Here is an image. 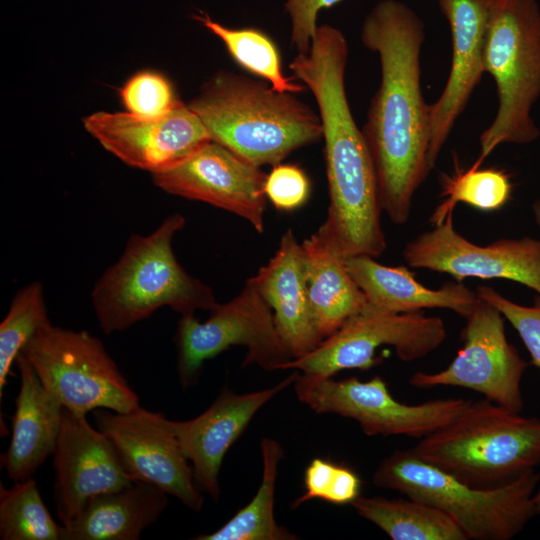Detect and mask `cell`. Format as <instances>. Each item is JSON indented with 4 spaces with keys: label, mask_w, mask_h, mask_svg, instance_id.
Returning <instances> with one entry per match:
<instances>
[{
    "label": "cell",
    "mask_w": 540,
    "mask_h": 540,
    "mask_svg": "<svg viewBox=\"0 0 540 540\" xmlns=\"http://www.w3.org/2000/svg\"><path fill=\"white\" fill-rule=\"evenodd\" d=\"M424 24L398 0L377 2L364 18L361 41L379 56L381 80L362 132L378 184L382 211L408 222L415 192L430 172L429 105L420 86Z\"/></svg>",
    "instance_id": "cell-1"
},
{
    "label": "cell",
    "mask_w": 540,
    "mask_h": 540,
    "mask_svg": "<svg viewBox=\"0 0 540 540\" xmlns=\"http://www.w3.org/2000/svg\"><path fill=\"white\" fill-rule=\"evenodd\" d=\"M348 54L343 32L323 24L309 51L297 53L289 69L313 94L322 124L330 201L317 232L344 259L356 255L375 258L384 253L387 244L373 161L346 95Z\"/></svg>",
    "instance_id": "cell-2"
},
{
    "label": "cell",
    "mask_w": 540,
    "mask_h": 540,
    "mask_svg": "<svg viewBox=\"0 0 540 540\" xmlns=\"http://www.w3.org/2000/svg\"><path fill=\"white\" fill-rule=\"evenodd\" d=\"M188 106L212 141L259 167L278 165L323 136L319 113L294 93L231 71L212 75Z\"/></svg>",
    "instance_id": "cell-3"
},
{
    "label": "cell",
    "mask_w": 540,
    "mask_h": 540,
    "mask_svg": "<svg viewBox=\"0 0 540 540\" xmlns=\"http://www.w3.org/2000/svg\"><path fill=\"white\" fill-rule=\"evenodd\" d=\"M185 224L182 214L173 213L150 234H133L117 262L95 283L92 306L106 335L124 331L164 306L188 316L217 304L212 288L176 259L173 238Z\"/></svg>",
    "instance_id": "cell-4"
},
{
    "label": "cell",
    "mask_w": 540,
    "mask_h": 540,
    "mask_svg": "<svg viewBox=\"0 0 540 540\" xmlns=\"http://www.w3.org/2000/svg\"><path fill=\"white\" fill-rule=\"evenodd\" d=\"M410 451L466 484L492 488L540 464V419L486 398L472 400Z\"/></svg>",
    "instance_id": "cell-5"
},
{
    "label": "cell",
    "mask_w": 540,
    "mask_h": 540,
    "mask_svg": "<svg viewBox=\"0 0 540 540\" xmlns=\"http://www.w3.org/2000/svg\"><path fill=\"white\" fill-rule=\"evenodd\" d=\"M372 482L441 510L468 540H510L537 515L534 495L540 472L530 470L502 485L479 488L423 461L408 449L395 450L384 458Z\"/></svg>",
    "instance_id": "cell-6"
},
{
    "label": "cell",
    "mask_w": 540,
    "mask_h": 540,
    "mask_svg": "<svg viewBox=\"0 0 540 540\" xmlns=\"http://www.w3.org/2000/svg\"><path fill=\"white\" fill-rule=\"evenodd\" d=\"M484 70L496 84L498 110L480 136L484 159L500 144H527L540 130L531 109L540 97V7L537 0H490Z\"/></svg>",
    "instance_id": "cell-7"
},
{
    "label": "cell",
    "mask_w": 540,
    "mask_h": 540,
    "mask_svg": "<svg viewBox=\"0 0 540 540\" xmlns=\"http://www.w3.org/2000/svg\"><path fill=\"white\" fill-rule=\"evenodd\" d=\"M42 384L64 408L80 414L96 409L128 412L139 397L103 343L87 331L40 327L20 352Z\"/></svg>",
    "instance_id": "cell-8"
},
{
    "label": "cell",
    "mask_w": 540,
    "mask_h": 540,
    "mask_svg": "<svg viewBox=\"0 0 540 540\" xmlns=\"http://www.w3.org/2000/svg\"><path fill=\"white\" fill-rule=\"evenodd\" d=\"M175 340L183 388L196 385L204 362L231 346L246 347L242 366L255 364L275 371L293 359L277 330L273 311L252 277L233 299L217 302L205 322L194 315L181 316Z\"/></svg>",
    "instance_id": "cell-9"
},
{
    "label": "cell",
    "mask_w": 540,
    "mask_h": 540,
    "mask_svg": "<svg viewBox=\"0 0 540 540\" xmlns=\"http://www.w3.org/2000/svg\"><path fill=\"white\" fill-rule=\"evenodd\" d=\"M292 385L298 400L315 413L353 419L368 436L421 439L450 422L472 401L441 398L405 404L392 396L378 375L368 381L355 377L334 380L297 371Z\"/></svg>",
    "instance_id": "cell-10"
},
{
    "label": "cell",
    "mask_w": 540,
    "mask_h": 540,
    "mask_svg": "<svg viewBox=\"0 0 540 540\" xmlns=\"http://www.w3.org/2000/svg\"><path fill=\"white\" fill-rule=\"evenodd\" d=\"M446 336L440 317L426 316L421 311L388 313L367 304L313 351L292 359L284 369L324 377L349 369L365 371L382 361L375 354L385 345L392 346L400 360L412 362L436 350Z\"/></svg>",
    "instance_id": "cell-11"
},
{
    "label": "cell",
    "mask_w": 540,
    "mask_h": 540,
    "mask_svg": "<svg viewBox=\"0 0 540 540\" xmlns=\"http://www.w3.org/2000/svg\"><path fill=\"white\" fill-rule=\"evenodd\" d=\"M504 317L489 302L479 298L465 318L462 348L444 369L416 372L409 383L415 388L461 387L515 412H522V379L528 363L509 343Z\"/></svg>",
    "instance_id": "cell-12"
},
{
    "label": "cell",
    "mask_w": 540,
    "mask_h": 540,
    "mask_svg": "<svg viewBox=\"0 0 540 540\" xmlns=\"http://www.w3.org/2000/svg\"><path fill=\"white\" fill-rule=\"evenodd\" d=\"M92 412L96 427L110 440L133 481L157 486L194 512L202 510L204 497L171 420L141 406L128 412L103 408Z\"/></svg>",
    "instance_id": "cell-13"
},
{
    "label": "cell",
    "mask_w": 540,
    "mask_h": 540,
    "mask_svg": "<svg viewBox=\"0 0 540 540\" xmlns=\"http://www.w3.org/2000/svg\"><path fill=\"white\" fill-rule=\"evenodd\" d=\"M402 256L413 268L447 273L458 281L508 279L531 288L540 296V240L504 238L477 245L455 230L453 211L432 230L408 242Z\"/></svg>",
    "instance_id": "cell-14"
},
{
    "label": "cell",
    "mask_w": 540,
    "mask_h": 540,
    "mask_svg": "<svg viewBox=\"0 0 540 540\" xmlns=\"http://www.w3.org/2000/svg\"><path fill=\"white\" fill-rule=\"evenodd\" d=\"M83 125L105 150L152 175L174 168L211 140L199 116L181 101L159 118L98 111Z\"/></svg>",
    "instance_id": "cell-15"
},
{
    "label": "cell",
    "mask_w": 540,
    "mask_h": 540,
    "mask_svg": "<svg viewBox=\"0 0 540 540\" xmlns=\"http://www.w3.org/2000/svg\"><path fill=\"white\" fill-rule=\"evenodd\" d=\"M152 178L166 193L224 209L248 221L258 233L264 231L267 174L212 140Z\"/></svg>",
    "instance_id": "cell-16"
},
{
    "label": "cell",
    "mask_w": 540,
    "mask_h": 540,
    "mask_svg": "<svg viewBox=\"0 0 540 540\" xmlns=\"http://www.w3.org/2000/svg\"><path fill=\"white\" fill-rule=\"evenodd\" d=\"M52 456L57 516L65 528L89 499L133 482L105 434L86 414L64 407Z\"/></svg>",
    "instance_id": "cell-17"
},
{
    "label": "cell",
    "mask_w": 540,
    "mask_h": 540,
    "mask_svg": "<svg viewBox=\"0 0 540 540\" xmlns=\"http://www.w3.org/2000/svg\"><path fill=\"white\" fill-rule=\"evenodd\" d=\"M297 371L274 386L235 393L225 386L213 403L197 417L171 421L177 442L193 469L201 492L218 501L221 495L219 473L223 459L255 414L278 393L293 384Z\"/></svg>",
    "instance_id": "cell-18"
},
{
    "label": "cell",
    "mask_w": 540,
    "mask_h": 540,
    "mask_svg": "<svg viewBox=\"0 0 540 540\" xmlns=\"http://www.w3.org/2000/svg\"><path fill=\"white\" fill-rule=\"evenodd\" d=\"M451 31L452 61L446 85L429 105L427 166L431 171L457 118L484 70V42L490 0H437Z\"/></svg>",
    "instance_id": "cell-19"
},
{
    "label": "cell",
    "mask_w": 540,
    "mask_h": 540,
    "mask_svg": "<svg viewBox=\"0 0 540 540\" xmlns=\"http://www.w3.org/2000/svg\"><path fill=\"white\" fill-rule=\"evenodd\" d=\"M252 278L271 307L292 358L313 351L323 339L310 304L303 247L292 229L282 235L275 254Z\"/></svg>",
    "instance_id": "cell-20"
},
{
    "label": "cell",
    "mask_w": 540,
    "mask_h": 540,
    "mask_svg": "<svg viewBox=\"0 0 540 540\" xmlns=\"http://www.w3.org/2000/svg\"><path fill=\"white\" fill-rule=\"evenodd\" d=\"M16 364L20 388L11 440L1 455V466L14 482L32 477L53 454L63 417V406L42 384L23 354L19 353Z\"/></svg>",
    "instance_id": "cell-21"
},
{
    "label": "cell",
    "mask_w": 540,
    "mask_h": 540,
    "mask_svg": "<svg viewBox=\"0 0 540 540\" xmlns=\"http://www.w3.org/2000/svg\"><path fill=\"white\" fill-rule=\"evenodd\" d=\"M344 262L367 304L383 312L400 314L443 308L466 318L479 299L460 281L431 289L419 283L408 268L385 266L368 255L351 256Z\"/></svg>",
    "instance_id": "cell-22"
},
{
    "label": "cell",
    "mask_w": 540,
    "mask_h": 540,
    "mask_svg": "<svg viewBox=\"0 0 540 540\" xmlns=\"http://www.w3.org/2000/svg\"><path fill=\"white\" fill-rule=\"evenodd\" d=\"M167 495L157 486L141 481L98 494L65 528L66 540L139 539L166 509Z\"/></svg>",
    "instance_id": "cell-23"
},
{
    "label": "cell",
    "mask_w": 540,
    "mask_h": 540,
    "mask_svg": "<svg viewBox=\"0 0 540 540\" xmlns=\"http://www.w3.org/2000/svg\"><path fill=\"white\" fill-rule=\"evenodd\" d=\"M302 247L312 313L324 340L361 312L367 300L344 258L317 231L303 241Z\"/></svg>",
    "instance_id": "cell-24"
},
{
    "label": "cell",
    "mask_w": 540,
    "mask_h": 540,
    "mask_svg": "<svg viewBox=\"0 0 540 540\" xmlns=\"http://www.w3.org/2000/svg\"><path fill=\"white\" fill-rule=\"evenodd\" d=\"M351 506L393 540H468L451 517L416 499L359 495Z\"/></svg>",
    "instance_id": "cell-25"
},
{
    "label": "cell",
    "mask_w": 540,
    "mask_h": 540,
    "mask_svg": "<svg viewBox=\"0 0 540 540\" xmlns=\"http://www.w3.org/2000/svg\"><path fill=\"white\" fill-rule=\"evenodd\" d=\"M262 479L252 500L224 525L195 540H295L299 539L286 527L279 525L274 514L275 486L280 461L284 457L281 444L264 437L260 443Z\"/></svg>",
    "instance_id": "cell-26"
},
{
    "label": "cell",
    "mask_w": 540,
    "mask_h": 540,
    "mask_svg": "<svg viewBox=\"0 0 540 540\" xmlns=\"http://www.w3.org/2000/svg\"><path fill=\"white\" fill-rule=\"evenodd\" d=\"M193 18L223 42L236 63L261 77L275 90L294 94L307 90L304 84L294 82V77L284 76L277 47L262 30L254 27L230 28L213 20L205 12L194 14Z\"/></svg>",
    "instance_id": "cell-27"
},
{
    "label": "cell",
    "mask_w": 540,
    "mask_h": 540,
    "mask_svg": "<svg viewBox=\"0 0 540 540\" xmlns=\"http://www.w3.org/2000/svg\"><path fill=\"white\" fill-rule=\"evenodd\" d=\"M0 539L66 540L65 527L52 518L32 477L11 488L0 485Z\"/></svg>",
    "instance_id": "cell-28"
},
{
    "label": "cell",
    "mask_w": 540,
    "mask_h": 540,
    "mask_svg": "<svg viewBox=\"0 0 540 540\" xmlns=\"http://www.w3.org/2000/svg\"><path fill=\"white\" fill-rule=\"evenodd\" d=\"M441 183L445 200L431 217L434 225L442 223L459 202L481 211H494L502 208L512 193L506 172L497 168L481 169L476 164L467 170H457L452 176L443 175Z\"/></svg>",
    "instance_id": "cell-29"
},
{
    "label": "cell",
    "mask_w": 540,
    "mask_h": 540,
    "mask_svg": "<svg viewBox=\"0 0 540 540\" xmlns=\"http://www.w3.org/2000/svg\"><path fill=\"white\" fill-rule=\"evenodd\" d=\"M49 322L43 285L34 281L18 290L0 325V398L19 353L34 333Z\"/></svg>",
    "instance_id": "cell-30"
},
{
    "label": "cell",
    "mask_w": 540,
    "mask_h": 540,
    "mask_svg": "<svg viewBox=\"0 0 540 540\" xmlns=\"http://www.w3.org/2000/svg\"><path fill=\"white\" fill-rule=\"evenodd\" d=\"M304 486V494L292 503V508L312 499H321L334 505H351L360 495L361 479L345 465L314 458L305 470Z\"/></svg>",
    "instance_id": "cell-31"
},
{
    "label": "cell",
    "mask_w": 540,
    "mask_h": 540,
    "mask_svg": "<svg viewBox=\"0 0 540 540\" xmlns=\"http://www.w3.org/2000/svg\"><path fill=\"white\" fill-rule=\"evenodd\" d=\"M126 112L141 118H159L178 103L170 81L161 73L142 70L133 74L119 92Z\"/></svg>",
    "instance_id": "cell-32"
},
{
    "label": "cell",
    "mask_w": 540,
    "mask_h": 540,
    "mask_svg": "<svg viewBox=\"0 0 540 540\" xmlns=\"http://www.w3.org/2000/svg\"><path fill=\"white\" fill-rule=\"evenodd\" d=\"M479 298L496 307L518 332L531 356V363L540 370V296L533 306L517 304L489 286L477 288Z\"/></svg>",
    "instance_id": "cell-33"
},
{
    "label": "cell",
    "mask_w": 540,
    "mask_h": 540,
    "mask_svg": "<svg viewBox=\"0 0 540 540\" xmlns=\"http://www.w3.org/2000/svg\"><path fill=\"white\" fill-rule=\"evenodd\" d=\"M265 195L275 208L291 211L301 207L310 194V182L305 172L293 164H278L267 174Z\"/></svg>",
    "instance_id": "cell-34"
},
{
    "label": "cell",
    "mask_w": 540,
    "mask_h": 540,
    "mask_svg": "<svg viewBox=\"0 0 540 540\" xmlns=\"http://www.w3.org/2000/svg\"><path fill=\"white\" fill-rule=\"evenodd\" d=\"M342 0H285L290 19V41L297 53H307L318 29L317 18L322 9L331 8Z\"/></svg>",
    "instance_id": "cell-35"
},
{
    "label": "cell",
    "mask_w": 540,
    "mask_h": 540,
    "mask_svg": "<svg viewBox=\"0 0 540 540\" xmlns=\"http://www.w3.org/2000/svg\"><path fill=\"white\" fill-rule=\"evenodd\" d=\"M533 214L537 225L540 228V199L536 200L532 206Z\"/></svg>",
    "instance_id": "cell-36"
},
{
    "label": "cell",
    "mask_w": 540,
    "mask_h": 540,
    "mask_svg": "<svg viewBox=\"0 0 540 540\" xmlns=\"http://www.w3.org/2000/svg\"><path fill=\"white\" fill-rule=\"evenodd\" d=\"M534 504L537 514H540V482L534 495Z\"/></svg>",
    "instance_id": "cell-37"
}]
</instances>
